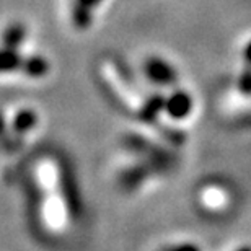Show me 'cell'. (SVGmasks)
Wrapping results in <instances>:
<instances>
[{"instance_id": "obj_4", "label": "cell", "mask_w": 251, "mask_h": 251, "mask_svg": "<svg viewBox=\"0 0 251 251\" xmlns=\"http://www.w3.org/2000/svg\"><path fill=\"white\" fill-rule=\"evenodd\" d=\"M38 123V116L36 113L31 111V109H23L15 114L13 121H12V127L17 134H25L28 130H31Z\"/></svg>"}, {"instance_id": "obj_2", "label": "cell", "mask_w": 251, "mask_h": 251, "mask_svg": "<svg viewBox=\"0 0 251 251\" xmlns=\"http://www.w3.org/2000/svg\"><path fill=\"white\" fill-rule=\"evenodd\" d=\"M194 101L186 90H173L172 93L165 98V109L163 111L168 114L175 121L186 119L191 111H193Z\"/></svg>"}, {"instance_id": "obj_10", "label": "cell", "mask_w": 251, "mask_h": 251, "mask_svg": "<svg viewBox=\"0 0 251 251\" xmlns=\"http://www.w3.org/2000/svg\"><path fill=\"white\" fill-rule=\"evenodd\" d=\"M204 202L209 205V207H219V205H222L224 204V191H220V189H215V188H210L205 191V194H204Z\"/></svg>"}, {"instance_id": "obj_6", "label": "cell", "mask_w": 251, "mask_h": 251, "mask_svg": "<svg viewBox=\"0 0 251 251\" xmlns=\"http://www.w3.org/2000/svg\"><path fill=\"white\" fill-rule=\"evenodd\" d=\"M23 64V57L20 56L18 49H8L5 48L2 52V72L8 74V72H17V70L22 69Z\"/></svg>"}, {"instance_id": "obj_13", "label": "cell", "mask_w": 251, "mask_h": 251, "mask_svg": "<svg viewBox=\"0 0 251 251\" xmlns=\"http://www.w3.org/2000/svg\"><path fill=\"white\" fill-rule=\"evenodd\" d=\"M75 3H80V5H83V7L93 10L101 3V0H75Z\"/></svg>"}, {"instance_id": "obj_5", "label": "cell", "mask_w": 251, "mask_h": 251, "mask_svg": "<svg viewBox=\"0 0 251 251\" xmlns=\"http://www.w3.org/2000/svg\"><path fill=\"white\" fill-rule=\"evenodd\" d=\"M72 23L77 29H87L93 23V10L80 3H74L72 8Z\"/></svg>"}, {"instance_id": "obj_9", "label": "cell", "mask_w": 251, "mask_h": 251, "mask_svg": "<svg viewBox=\"0 0 251 251\" xmlns=\"http://www.w3.org/2000/svg\"><path fill=\"white\" fill-rule=\"evenodd\" d=\"M237 88L245 97H251V67L250 65H247V67L243 69V72L240 74V77L237 80Z\"/></svg>"}, {"instance_id": "obj_3", "label": "cell", "mask_w": 251, "mask_h": 251, "mask_svg": "<svg viewBox=\"0 0 251 251\" xmlns=\"http://www.w3.org/2000/svg\"><path fill=\"white\" fill-rule=\"evenodd\" d=\"M20 70L31 78H43L44 75H48L49 72V62L41 56L23 57V64Z\"/></svg>"}, {"instance_id": "obj_8", "label": "cell", "mask_w": 251, "mask_h": 251, "mask_svg": "<svg viewBox=\"0 0 251 251\" xmlns=\"http://www.w3.org/2000/svg\"><path fill=\"white\" fill-rule=\"evenodd\" d=\"M145 176H147V172H145V168H129L127 172L124 173V184L126 186H137L139 183H142Z\"/></svg>"}, {"instance_id": "obj_11", "label": "cell", "mask_w": 251, "mask_h": 251, "mask_svg": "<svg viewBox=\"0 0 251 251\" xmlns=\"http://www.w3.org/2000/svg\"><path fill=\"white\" fill-rule=\"evenodd\" d=\"M242 56H243L245 65H250V67H251V39H250V41H248L247 44H245Z\"/></svg>"}, {"instance_id": "obj_7", "label": "cell", "mask_w": 251, "mask_h": 251, "mask_svg": "<svg viewBox=\"0 0 251 251\" xmlns=\"http://www.w3.org/2000/svg\"><path fill=\"white\" fill-rule=\"evenodd\" d=\"M25 36H26V31H25L23 26H20V25H13V26H10L7 29V33H5V48L8 49H18L20 44L23 43Z\"/></svg>"}, {"instance_id": "obj_14", "label": "cell", "mask_w": 251, "mask_h": 251, "mask_svg": "<svg viewBox=\"0 0 251 251\" xmlns=\"http://www.w3.org/2000/svg\"><path fill=\"white\" fill-rule=\"evenodd\" d=\"M238 251H251V248H242V250H238Z\"/></svg>"}, {"instance_id": "obj_1", "label": "cell", "mask_w": 251, "mask_h": 251, "mask_svg": "<svg viewBox=\"0 0 251 251\" xmlns=\"http://www.w3.org/2000/svg\"><path fill=\"white\" fill-rule=\"evenodd\" d=\"M144 69H145L144 70L145 75H147L155 85H160V87H170V85L176 83V80H178V74H176V70H175V67L162 57L147 59Z\"/></svg>"}, {"instance_id": "obj_12", "label": "cell", "mask_w": 251, "mask_h": 251, "mask_svg": "<svg viewBox=\"0 0 251 251\" xmlns=\"http://www.w3.org/2000/svg\"><path fill=\"white\" fill-rule=\"evenodd\" d=\"M168 251H201L199 247H196L193 243H183V245H178V247H175Z\"/></svg>"}]
</instances>
